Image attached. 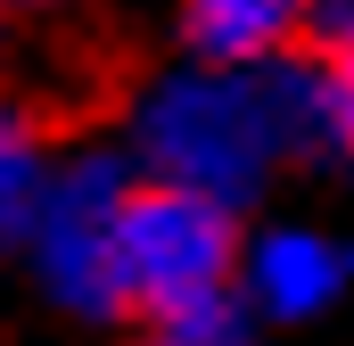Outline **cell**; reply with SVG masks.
Returning a JSON list of instances; mask_svg holds the SVG:
<instances>
[{"instance_id":"3957f363","label":"cell","mask_w":354,"mask_h":346,"mask_svg":"<svg viewBox=\"0 0 354 346\" xmlns=\"http://www.w3.org/2000/svg\"><path fill=\"white\" fill-rule=\"evenodd\" d=\"M124 173L107 157H83L50 181L41 215H33V256L41 280L75 305V313H115V215H124Z\"/></svg>"},{"instance_id":"277c9868","label":"cell","mask_w":354,"mask_h":346,"mask_svg":"<svg viewBox=\"0 0 354 346\" xmlns=\"http://www.w3.org/2000/svg\"><path fill=\"white\" fill-rule=\"evenodd\" d=\"M305 33V0H189V42L206 66H264Z\"/></svg>"},{"instance_id":"8992f818","label":"cell","mask_w":354,"mask_h":346,"mask_svg":"<svg viewBox=\"0 0 354 346\" xmlns=\"http://www.w3.org/2000/svg\"><path fill=\"white\" fill-rule=\"evenodd\" d=\"M41 198H50V181H41V124L0 99V239L33 231Z\"/></svg>"},{"instance_id":"5b68a950","label":"cell","mask_w":354,"mask_h":346,"mask_svg":"<svg viewBox=\"0 0 354 346\" xmlns=\"http://www.w3.org/2000/svg\"><path fill=\"white\" fill-rule=\"evenodd\" d=\"M330 280H338V264H330L322 239H305V231H272L264 248H256V289H264L272 313H313L330 297Z\"/></svg>"},{"instance_id":"ba28073f","label":"cell","mask_w":354,"mask_h":346,"mask_svg":"<svg viewBox=\"0 0 354 346\" xmlns=\"http://www.w3.org/2000/svg\"><path fill=\"white\" fill-rule=\"evenodd\" d=\"M313 58H338L354 50V0H305V33H297Z\"/></svg>"},{"instance_id":"9c48e42d","label":"cell","mask_w":354,"mask_h":346,"mask_svg":"<svg viewBox=\"0 0 354 346\" xmlns=\"http://www.w3.org/2000/svg\"><path fill=\"white\" fill-rule=\"evenodd\" d=\"M322 75H330V124H338V140L354 149V50L322 58Z\"/></svg>"},{"instance_id":"7a4b0ae2","label":"cell","mask_w":354,"mask_h":346,"mask_svg":"<svg viewBox=\"0 0 354 346\" xmlns=\"http://www.w3.org/2000/svg\"><path fill=\"white\" fill-rule=\"evenodd\" d=\"M231 206L181 181H132L115 215V313L165 330L174 313L223 297L231 280Z\"/></svg>"},{"instance_id":"6da1fadb","label":"cell","mask_w":354,"mask_h":346,"mask_svg":"<svg viewBox=\"0 0 354 346\" xmlns=\"http://www.w3.org/2000/svg\"><path fill=\"white\" fill-rule=\"evenodd\" d=\"M330 124V75L313 66H206L174 75L140 107V149L165 181L206 198H248L272 165L305 157Z\"/></svg>"},{"instance_id":"52a82bcc","label":"cell","mask_w":354,"mask_h":346,"mask_svg":"<svg viewBox=\"0 0 354 346\" xmlns=\"http://www.w3.org/2000/svg\"><path fill=\"white\" fill-rule=\"evenodd\" d=\"M157 338H165V346H248V313H239L231 297H206V305L174 313Z\"/></svg>"}]
</instances>
